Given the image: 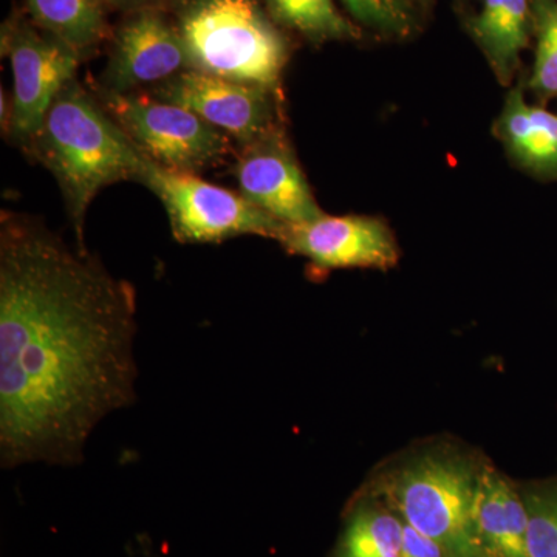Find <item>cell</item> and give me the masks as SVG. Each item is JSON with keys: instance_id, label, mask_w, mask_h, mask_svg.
Masks as SVG:
<instances>
[{"instance_id": "obj_13", "label": "cell", "mask_w": 557, "mask_h": 557, "mask_svg": "<svg viewBox=\"0 0 557 557\" xmlns=\"http://www.w3.org/2000/svg\"><path fill=\"white\" fill-rule=\"evenodd\" d=\"M502 137L516 159L533 172L557 177V116L527 104L512 91L500 119Z\"/></svg>"}, {"instance_id": "obj_3", "label": "cell", "mask_w": 557, "mask_h": 557, "mask_svg": "<svg viewBox=\"0 0 557 557\" xmlns=\"http://www.w3.org/2000/svg\"><path fill=\"white\" fill-rule=\"evenodd\" d=\"M189 67L273 89L287 44L256 0H190L180 17Z\"/></svg>"}, {"instance_id": "obj_5", "label": "cell", "mask_w": 557, "mask_h": 557, "mask_svg": "<svg viewBox=\"0 0 557 557\" xmlns=\"http://www.w3.org/2000/svg\"><path fill=\"white\" fill-rule=\"evenodd\" d=\"M139 183L166 209L172 234L182 244H215L240 236L278 239L284 223L247 197L205 182L193 172L161 166L148 159Z\"/></svg>"}, {"instance_id": "obj_15", "label": "cell", "mask_w": 557, "mask_h": 557, "mask_svg": "<svg viewBox=\"0 0 557 557\" xmlns=\"http://www.w3.org/2000/svg\"><path fill=\"white\" fill-rule=\"evenodd\" d=\"M35 20L73 50L97 46L106 32L101 0H27Z\"/></svg>"}, {"instance_id": "obj_11", "label": "cell", "mask_w": 557, "mask_h": 557, "mask_svg": "<svg viewBox=\"0 0 557 557\" xmlns=\"http://www.w3.org/2000/svg\"><path fill=\"white\" fill-rule=\"evenodd\" d=\"M188 64L178 30L145 10L121 27L108 69L109 91L129 94L143 84L174 78Z\"/></svg>"}, {"instance_id": "obj_10", "label": "cell", "mask_w": 557, "mask_h": 557, "mask_svg": "<svg viewBox=\"0 0 557 557\" xmlns=\"http://www.w3.org/2000/svg\"><path fill=\"white\" fill-rule=\"evenodd\" d=\"M234 174L242 196L284 225L324 215L278 127L244 146Z\"/></svg>"}, {"instance_id": "obj_2", "label": "cell", "mask_w": 557, "mask_h": 557, "mask_svg": "<svg viewBox=\"0 0 557 557\" xmlns=\"http://www.w3.org/2000/svg\"><path fill=\"white\" fill-rule=\"evenodd\" d=\"M30 145L57 178L81 244L87 209L98 193L123 180L138 182L148 161L108 110L75 79L54 98Z\"/></svg>"}, {"instance_id": "obj_4", "label": "cell", "mask_w": 557, "mask_h": 557, "mask_svg": "<svg viewBox=\"0 0 557 557\" xmlns=\"http://www.w3.org/2000/svg\"><path fill=\"white\" fill-rule=\"evenodd\" d=\"M480 469L467 457L434 450L397 469L386 494L399 519L437 542L448 557H486L472 525Z\"/></svg>"}, {"instance_id": "obj_19", "label": "cell", "mask_w": 557, "mask_h": 557, "mask_svg": "<svg viewBox=\"0 0 557 557\" xmlns=\"http://www.w3.org/2000/svg\"><path fill=\"white\" fill-rule=\"evenodd\" d=\"M528 511V557H557V487L523 494Z\"/></svg>"}, {"instance_id": "obj_7", "label": "cell", "mask_w": 557, "mask_h": 557, "mask_svg": "<svg viewBox=\"0 0 557 557\" xmlns=\"http://www.w3.org/2000/svg\"><path fill=\"white\" fill-rule=\"evenodd\" d=\"M3 49L13 70L11 134L30 145L39 134L58 94L75 79L79 53L53 35H40L27 25L3 35Z\"/></svg>"}, {"instance_id": "obj_6", "label": "cell", "mask_w": 557, "mask_h": 557, "mask_svg": "<svg viewBox=\"0 0 557 557\" xmlns=\"http://www.w3.org/2000/svg\"><path fill=\"white\" fill-rule=\"evenodd\" d=\"M102 104L138 149L161 166L194 174L231 153L228 135L182 106L109 90Z\"/></svg>"}, {"instance_id": "obj_16", "label": "cell", "mask_w": 557, "mask_h": 557, "mask_svg": "<svg viewBox=\"0 0 557 557\" xmlns=\"http://www.w3.org/2000/svg\"><path fill=\"white\" fill-rule=\"evenodd\" d=\"M403 520L379 507H359L348 518L335 557H401Z\"/></svg>"}, {"instance_id": "obj_18", "label": "cell", "mask_w": 557, "mask_h": 557, "mask_svg": "<svg viewBox=\"0 0 557 557\" xmlns=\"http://www.w3.org/2000/svg\"><path fill=\"white\" fill-rule=\"evenodd\" d=\"M537 53L531 87L542 95L557 94V0H533Z\"/></svg>"}, {"instance_id": "obj_22", "label": "cell", "mask_w": 557, "mask_h": 557, "mask_svg": "<svg viewBox=\"0 0 557 557\" xmlns=\"http://www.w3.org/2000/svg\"><path fill=\"white\" fill-rule=\"evenodd\" d=\"M116 7H123V9H146V7L159 5L161 2L166 0H108Z\"/></svg>"}, {"instance_id": "obj_12", "label": "cell", "mask_w": 557, "mask_h": 557, "mask_svg": "<svg viewBox=\"0 0 557 557\" xmlns=\"http://www.w3.org/2000/svg\"><path fill=\"white\" fill-rule=\"evenodd\" d=\"M472 525L486 557H528L525 500L494 468L480 469Z\"/></svg>"}, {"instance_id": "obj_21", "label": "cell", "mask_w": 557, "mask_h": 557, "mask_svg": "<svg viewBox=\"0 0 557 557\" xmlns=\"http://www.w3.org/2000/svg\"><path fill=\"white\" fill-rule=\"evenodd\" d=\"M401 557H448V555H446L445 549L440 547L437 542L405 523V527H403Z\"/></svg>"}, {"instance_id": "obj_14", "label": "cell", "mask_w": 557, "mask_h": 557, "mask_svg": "<svg viewBox=\"0 0 557 557\" xmlns=\"http://www.w3.org/2000/svg\"><path fill=\"white\" fill-rule=\"evenodd\" d=\"M528 0H485L472 33L502 81H508L528 42Z\"/></svg>"}, {"instance_id": "obj_8", "label": "cell", "mask_w": 557, "mask_h": 557, "mask_svg": "<svg viewBox=\"0 0 557 557\" xmlns=\"http://www.w3.org/2000/svg\"><path fill=\"white\" fill-rule=\"evenodd\" d=\"M269 87L188 70L161 83L157 100L197 113L242 146L277 129Z\"/></svg>"}, {"instance_id": "obj_17", "label": "cell", "mask_w": 557, "mask_h": 557, "mask_svg": "<svg viewBox=\"0 0 557 557\" xmlns=\"http://www.w3.org/2000/svg\"><path fill=\"white\" fill-rule=\"evenodd\" d=\"M282 24L314 40L358 38L359 30L336 9L333 0H269Z\"/></svg>"}, {"instance_id": "obj_20", "label": "cell", "mask_w": 557, "mask_h": 557, "mask_svg": "<svg viewBox=\"0 0 557 557\" xmlns=\"http://www.w3.org/2000/svg\"><path fill=\"white\" fill-rule=\"evenodd\" d=\"M347 9L366 24L392 33L409 30V14L399 0H343Z\"/></svg>"}, {"instance_id": "obj_9", "label": "cell", "mask_w": 557, "mask_h": 557, "mask_svg": "<svg viewBox=\"0 0 557 557\" xmlns=\"http://www.w3.org/2000/svg\"><path fill=\"white\" fill-rule=\"evenodd\" d=\"M282 247L309 259L318 270L394 267L398 247L391 231L376 219L359 215H321L306 223L285 225Z\"/></svg>"}, {"instance_id": "obj_1", "label": "cell", "mask_w": 557, "mask_h": 557, "mask_svg": "<svg viewBox=\"0 0 557 557\" xmlns=\"http://www.w3.org/2000/svg\"><path fill=\"white\" fill-rule=\"evenodd\" d=\"M129 282L38 222L0 233V458L73 467L98 424L135 401Z\"/></svg>"}]
</instances>
